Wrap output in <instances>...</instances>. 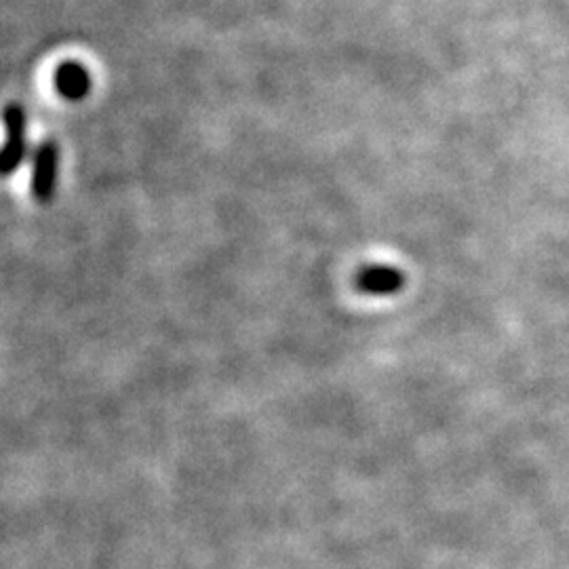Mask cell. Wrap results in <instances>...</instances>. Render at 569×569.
<instances>
[{
	"mask_svg": "<svg viewBox=\"0 0 569 569\" xmlns=\"http://www.w3.org/2000/svg\"><path fill=\"white\" fill-rule=\"evenodd\" d=\"M2 121L7 129V140L0 152V171L4 178H9L20 169L28 152V114L21 103H9L2 112Z\"/></svg>",
	"mask_w": 569,
	"mask_h": 569,
	"instance_id": "cell-1",
	"label": "cell"
},
{
	"mask_svg": "<svg viewBox=\"0 0 569 569\" xmlns=\"http://www.w3.org/2000/svg\"><path fill=\"white\" fill-rule=\"evenodd\" d=\"M91 74L81 61H63L56 70V89L68 102H82L91 93Z\"/></svg>",
	"mask_w": 569,
	"mask_h": 569,
	"instance_id": "cell-4",
	"label": "cell"
},
{
	"mask_svg": "<svg viewBox=\"0 0 569 569\" xmlns=\"http://www.w3.org/2000/svg\"><path fill=\"white\" fill-rule=\"evenodd\" d=\"M60 178V146L56 140H44L32 157V183L30 192L37 203L53 201Z\"/></svg>",
	"mask_w": 569,
	"mask_h": 569,
	"instance_id": "cell-2",
	"label": "cell"
},
{
	"mask_svg": "<svg viewBox=\"0 0 569 569\" xmlns=\"http://www.w3.org/2000/svg\"><path fill=\"white\" fill-rule=\"evenodd\" d=\"M355 284L367 296H395L406 287V274L395 266H363L357 272Z\"/></svg>",
	"mask_w": 569,
	"mask_h": 569,
	"instance_id": "cell-3",
	"label": "cell"
}]
</instances>
